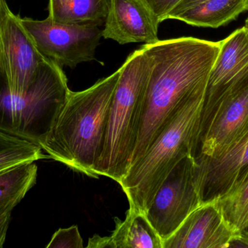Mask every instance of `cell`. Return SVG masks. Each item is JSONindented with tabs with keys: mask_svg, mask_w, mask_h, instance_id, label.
<instances>
[{
	"mask_svg": "<svg viewBox=\"0 0 248 248\" xmlns=\"http://www.w3.org/2000/svg\"><path fill=\"white\" fill-rule=\"evenodd\" d=\"M221 41L194 37L159 40L143 45L150 63L144 114L131 165L140 160L194 96L206 92Z\"/></svg>",
	"mask_w": 248,
	"mask_h": 248,
	"instance_id": "obj_1",
	"label": "cell"
},
{
	"mask_svg": "<svg viewBox=\"0 0 248 248\" xmlns=\"http://www.w3.org/2000/svg\"><path fill=\"white\" fill-rule=\"evenodd\" d=\"M121 68L87 90L70 92L55 125L40 144L49 158L95 178Z\"/></svg>",
	"mask_w": 248,
	"mask_h": 248,
	"instance_id": "obj_2",
	"label": "cell"
},
{
	"mask_svg": "<svg viewBox=\"0 0 248 248\" xmlns=\"http://www.w3.org/2000/svg\"><path fill=\"white\" fill-rule=\"evenodd\" d=\"M108 118L103 151L96 177L107 176L118 183L131 167L144 114L150 63L142 48L128 55L121 67Z\"/></svg>",
	"mask_w": 248,
	"mask_h": 248,
	"instance_id": "obj_3",
	"label": "cell"
},
{
	"mask_svg": "<svg viewBox=\"0 0 248 248\" xmlns=\"http://www.w3.org/2000/svg\"><path fill=\"white\" fill-rule=\"evenodd\" d=\"M205 93L194 96L178 111L167 128L119 182L134 211L146 214L170 171L181 160L191 156Z\"/></svg>",
	"mask_w": 248,
	"mask_h": 248,
	"instance_id": "obj_4",
	"label": "cell"
},
{
	"mask_svg": "<svg viewBox=\"0 0 248 248\" xmlns=\"http://www.w3.org/2000/svg\"><path fill=\"white\" fill-rule=\"evenodd\" d=\"M70 92L62 66L48 58L23 93L10 91L0 74V131L40 146Z\"/></svg>",
	"mask_w": 248,
	"mask_h": 248,
	"instance_id": "obj_5",
	"label": "cell"
},
{
	"mask_svg": "<svg viewBox=\"0 0 248 248\" xmlns=\"http://www.w3.org/2000/svg\"><path fill=\"white\" fill-rule=\"evenodd\" d=\"M248 130V66L201 119L191 156L214 158Z\"/></svg>",
	"mask_w": 248,
	"mask_h": 248,
	"instance_id": "obj_6",
	"label": "cell"
},
{
	"mask_svg": "<svg viewBox=\"0 0 248 248\" xmlns=\"http://www.w3.org/2000/svg\"><path fill=\"white\" fill-rule=\"evenodd\" d=\"M201 205L196 163L192 156H187L175 166L165 179L145 214L164 242Z\"/></svg>",
	"mask_w": 248,
	"mask_h": 248,
	"instance_id": "obj_7",
	"label": "cell"
},
{
	"mask_svg": "<svg viewBox=\"0 0 248 248\" xmlns=\"http://www.w3.org/2000/svg\"><path fill=\"white\" fill-rule=\"evenodd\" d=\"M21 21L41 53L61 66L74 68L95 60L103 37L99 26L58 23L49 16L42 20L21 17Z\"/></svg>",
	"mask_w": 248,
	"mask_h": 248,
	"instance_id": "obj_8",
	"label": "cell"
},
{
	"mask_svg": "<svg viewBox=\"0 0 248 248\" xmlns=\"http://www.w3.org/2000/svg\"><path fill=\"white\" fill-rule=\"evenodd\" d=\"M46 57L38 50L21 17L0 0V74L10 91L29 88Z\"/></svg>",
	"mask_w": 248,
	"mask_h": 248,
	"instance_id": "obj_9",
	"label": "cell"
},
{
	"mask_svg": "<svg viewBox=\"0 0 248 248\" xmlns=\"http://www.w3.org/2000/svg\"><path fill=\"white\" fill-rule=\"evenodd\" d=\"M243 234L231 227L212 200L202 202L183 221L163 248L233 247Z\"/></svg>",
	"mask_w": 248,
	"mask_h": 248,
	"instance_id": "obj_10",
	"label": "cell"
},
{
	"mask_svg": "<svg viewBox=\"0 0 248 248\" xmlns=\"http://www.w3.org/2000/svg\"><path fill=\"white\" fill-rule=\"evenodd\" d=\"M160 23L146 0H110L102 36L121 45L155 43Z\"/></svg>",
	"mask_w": 248,
	"mask_h": 248,
	"instance_id": "obj_11",
	"label": "cell"
},
{
	"mask_svg": "<svg viewBox=\"0 0 248 248\" xmlns=\"http://www.w3.org/2000/svg\"><path fill=\"white\" fill-rule=\"evenodd\" d=\"M194 160L202 203L224 193L248 170V130L217 157Z\"/></svg>",
	"mask_w": 248,
	"mask_h": 248,
	"instance_id": "obj_12",
	"label": "cell"
},
{
	"mask_svg": "<svg viewBox=\"0 0 248 248\" xmlns=\"http://www.w3.org/2000/svg\"><path fill=\"white\" fill-rule=\"evenodd\" d=\"M248 66V29L244 26L221 41L208 79L201 119L209 113Z\"/></svg>",
	"mask_w": 248,
	"mask_h": 248,
	"instance_id": "obj_13",
	"label": "cell"
},
{
	"mask_svg": "<svg viewBox=\"0 0 248 248\" xmlns=\"http://www.w3.org/2000/svg\"><path fill=\"white\" fill-rule=\"evenodd\" d=\"M248 10V0H206L177 13H170L167 20H179L198 27L217 28L235 20Z\"/></svg>",
	"mask_w": 248,
	"mask_h": 248,
	"instance_id": "obj_14",
	"label": "cell"
},
{
	"mask_svg": "<svg viewBox=\"0 0 248 248\" xmlns=\"http://www.w3.org/2000/svg\"><path fill=\"white\" fill-rule=\"evenodd\" d=\"M116 228L110 236L113 248H163V242L147 215L129 208L124 221L116 218Z\"/></svg>",
	"mask_w": 248,
	"mask_h": 248,
	"instance_id": "obj_15",
	"label": "cell"
},
{
	"mask_svg": "<svg viewBox=\"0 0 248 248\" xmlns=\"http://www.w3.org/2000/svg\"><path fill=\"white\" fill-rule=\"evenodd\" d=\"M109 7L110 0H49V17L58 23L100 26Z\"/></svg>",
	"mask_w": 248,
	"mask_h": 248,
	"instance_id": "obj_16",
	"label": "cell"
},
{
	"mask_svg": "<svg viewBox=\"0 0 248 248\" xmlns=\"http://www.w3.org/2000/svg\"><path fill=\"white\" fill-rule=\"evenodd\" d=\"M37 170L34 162H27L0 172V215L13 211L34 186Z\"/></svg>",
	"mask_w": 248,
	"mask_h": 248,
	"instance_id": "obj_17",
	"label": "cell"
},
{
	"mask_svg": "<svg viewBox=\"0 0 248 248\" xmlns=\"http://www.w3.org/2000/svg\"><path fill=\"white\" fill-rule=\"evenodd\" d=\"M219 208L229 224L243 234L248 230V170L227 190L210 199Z\"/></svg>",
	"mask_w": 248,
	"mask_h": 248,
	"instance_id": "obj_18",
	"label": "cell"
},
{
	"mask_svg": "<svg viewBox=\"0 0 248 248\" xmlns=\"http://www.w3.org/2000/svg\"><path fill=\"white\" fill-rule=\"evenodd\" d=\"M48 158L38 144L0 131V172L16 165Z\"/></svg>",
	"mask_w": 248,
	"mask_h": 248,
	"instance_id": "obj_19",
	"label": "cell"
},
{
	"mask_svg": "<svg viewBox=\"0 0 248 248\" xmlns=\"http://www.w3.org/2000/svg\"><path fill=\"white\" fill-rule=\"evenodd\" d=\"M46 248H83V240L77 226L60 229L52 236Z\"/></svg>",
	"mask_w": 248,
	"mask_h": 248,
	"instance_id": "obj_20",
	"label": "cell"
},
{
	"mask_svg": "<svg viewBox=\"0 0 248 248\" xmlns=\"http://www.w3.org/2000/svg\"><path fill=\"white\" fill-rule=\"evenodd\" d=\"M182 0H146L160 23L167 20L168 15Z\"/></svg>",
	"mask_w": 248,
	"mask_h": 248,
	"instance_id": "obj_21",
	"label": "cell"
},
{
	"mask_svg": "<svg viewBox=\"0 0 248 248\" xmlns=\"http://www.w3.org/2000/svg\"><path fill=\"white\" fill-rule=\"evenodd\" d=\"M87 248H113L110 237H100L94 235V237L89 239Z\"/></svg>",
	"mask_w": 248,
	"mask_h": 248,
	"instance_id": "obj_22",
	"label": "cell"
},
{
	"mask_svg": "<svg viewBox=\"0 0 248 248\" xmlns=\"http://www.w3.org/2000/svg\"><path fill=\"white\" fill-rule=\"evenodd\" d=\"M11 213L12 211H9L0 215V248L3 247L5 242L7 230L11 220Z\"/></svg>",
	"mask_w": 248,
	"mask_h": 248,
	"instance_id": "obj_23",
	"label": "cell"
},
{
	"mask_svg": "<svg viewBox=\"0 0 248 248\" xmlns=\"http://www.w3.org/2000/svg\"><path fill=\"white\" fill-rule=\"evenodd\" d=\"M205 1H206V0H182V1L169 13V14H170V13H177V12L182 11V10L193 7V6L196 5V4H200V3ZM168 16H169V15H168Z\"/></svg>",
	"mask_w": 248,
	"mask_h": 248,
	"instance_id": "obj_24",
	"label": "cell"
},
{
	"mask_svg": "<svg viewBox=\"0 0 248 248\" xmlns=\"http://www.w3.org/2000/svg\"><path fill=\"white\" fill-rule=\"evenodd\" d=\"M233 247H248V230L243 233L241 239Z\"/></svg>",
	"mask_w": 248,
	"mask_h": 248,
	"instance_id": "obj_25",
	"label": "cell"
},
{
	"mask_svg": "<svg viewBox=\"0 0 248 248\" xmlns=\"http://www.w3.org/2000/svg\"><path fill=\"white\" fill-rule=\"evenodd\" d=\"M245 26H246V27L247 28V29H248V16L247 19H246V25H245Z\"/></svg>",
	"mask_w": 248,
	"mask_h": 248,
	"instance_id": "obj_26",
	"label": "cell"
}]
</instances>
